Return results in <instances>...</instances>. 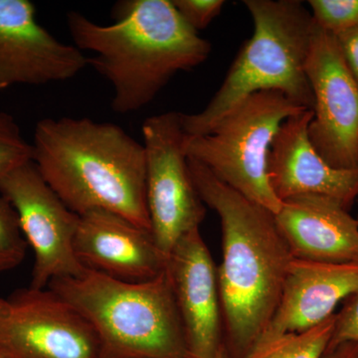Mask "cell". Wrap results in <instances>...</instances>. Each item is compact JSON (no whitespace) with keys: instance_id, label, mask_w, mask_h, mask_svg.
<instances>
[{"instance_id":"cell-1","label":"cell","mask_w":358,"mask_h":358,"mask_svg":"<svg viewBox=\"0 0 358 358\" xmlns=\"http://www.w3.org/2000/svg\"><path fill=\"white\" fill-rule=\"evenodd\" d=\"M200 199L217 213L222 261L217 267L224 345L231 358H245L274 317L294 257L275 214L251 201L188 159Z\"/></svg>"},{"instance_id":"cell-2","label":"cell","mask_w":358,"mask_h":358,"mask_svg":"<svg viewBox=\"0 0 358 358\" xmlns=\"http://www.w3.org/2000/svg\"><path fill=\"white\" fill-rule=\"evenodd\" d=\"M110 25L70 11L68 29L92 66L112 84V109H143L181 71L207 60L211 45L179 15L171 0H124L113 7Z\"/></svg>"},{"instance_id":"cell-3","label":"cell","mask_w":358,"mask_h":358,"mask_svg":"<svg viewBox=\"0 0 358 358\" xmlns=\"http://www.w3.org/2000/svg\"><path fill=\"white\" fill-rule=\"evenodd\" d=\"M32 150L42 178L78 215L110 212L152 232L145 148L121 127L48 117L37 122Z\"/></svg>"},{"instance_id":"cell-4","label":"cell","mask_w":358,"mask_h":358,"mask_svg":"<svg viewBox=\"0 0 358 358\" xmlns=\"http://www.w3.org/2000/svg\"><path fill=\"white\" fill-rule=\"evenodd\" d=\"M244 4L253 20V34L206 107L196 114H181L186 136L208 133L228 110L257 92H281L313 110L305 70L315 28L312 13L299 0H245Z\"/></svg>"},{"instance_id":"cell-5","label":"cell","mask_w":358,"mask_h":358,"mask_svg":"<svg viewBox=\"0 0 358 358\" xmlns=\"http://www.w3.org/2000/svg\"><path fill=\"white\" fill-rule=\"evenodd\" d=\"M48 289L93 327L102 358H187L166 268L141 282L121 281L87 268L78 277L52 280Z\"/></svg>"},{"instance_id":"cell-6","label":"cell","mask_w":358,"mask_h":358,"mask_svg":"<svg viewBox=\"0 0 358 358\" xmlns=\"http://www.w3.org/2000/svg\"><path fill=\"white\" fill-rule=\"evenodd\" d=\"M305 110L310 109L281 92H257L228 110L208 133L186 136V155L235 192L275 214L282 201L268 183V152L282 122Z\"/></svg>"},{"instance_id":"cell-7","label":"cell","mask_w":358,"mask_h":358,"mask_svg":"<svg viewBox=\"0 0 358 358\" xmlns=\"http://www.w3.org/2000/svg\"><path fill=\"white\" fill-rule=\"evenodd\" d=\"M143 138L152 235L167 257L181 238L199 228L206 209L188 166L181 113L148 117L143 124Z\"/></svg>"},{"instance_id":"cell-8","label":"cell","mask_w":358,"mask_h":358,"mask_svg":"<svg viewBox=\"0 0 358 358\" xmlns=\"http://www.w3.org/2000/svg\"><path fill=\"white\" fill-rule=\"evenodd\" d=\"M2 358H102L93 327L51 289H17L0 305Z\"/></svg>"},{"instance_id":"cell-9","label":"cell","mask_w":358,"mask_h":358,"mask_svg":"<svg viewBox=\"0 0 358 358\" xmlns=\"http://www.w3.org/2000/svg\"><path fill=\"white\" fill-rule=\"evenodd\" d=\"M0 194L17 214L21 232L34 252L30 288L46 289L52 280L83 274L87 268L74 249L80 216L66 206L34 162L0 179Z\"/></svg>"},{"instance_id":"cell-10","label":"cell","mask_w":358,"mask_h":358,"mask_svg":"<svg viewBox=\"0 0 358 358\" xmlns=\"http://www.w3.org/2000/svg\"><path fill=\"white\" fill-rule=\"evenodd\" d=\"M305 70L313 96L310 143L329 166L357 169L358 81L334 35L315 23Z\"/></svg>"},{"instance_id":"cell-11","label":"cell","mask_w":358,"mask_h":358,"mask_svg":"<svg viewBox=\"0 0 358 358\" xmlns=\"http://www.w3.org/2000/svg\"><path fill=\"white\" fill-rule=\"evenodd\" d=\"M87 66L84 52L40 24L31 1L0 0V91L67 81Z\"/></svg>"},{"instance_id":"cell-12","label":"cell","mask_w":358,"mask_h":358,"mask_svg":"<svg viewBox=\"0 0 358 358\" xmlns=\"http://www.w3.org/2000/svg\"><path fill=\"white\" fill-rule=\"evenodd\" d=\"M166 271L181 322L187 358H214L224 345L217 267L199 228L167 256Z\"/></svg>"},{"instance_id":"cell-13","label":"cell","mask_w":358,"mask_h":358,"mask_svg":"<svg viewBox=\"0 0 358 358\" xmlns=\"http://www.w3.org/2000/svg\"><path fill=\"white\" fill-rule=\"evenodd\" d=\"M313 115V110H305L282 122L268 152V183L281 201L322 195L350 210L358 199V169H336L320 157L308 138Z\"/></svg>"},{"instance_id":"cell-14","label":"cell","mask_w":358,"mask_h":358,"mask_svg":"<svg viewBox=\"0 0 358 358\" xmlns=\"http://www.w3.org/2000/svg\"><path fill=\"white\" fill-rule=\"evenodd\" d=\"M74 249L85 268L121 281H150L166 268L152 232L110 212L80 216Z\"/></svg>"},{"instance_id":"cell-15","label":"cell","mask_w":358,"mask_h":358,"mask_svg":"<svg viewBox=\"0 0 358 358\" xmlns=\"http://www.w3.org/2000/svg\"><path fill=\"white\" fill-rule=\"evenodd\" d=\"M275 220L294 258L358 263V220L338 200L317 194L289 197L282 200Z\"/></svg>"},{"instance_id":"cell-16","label":"cell","mask_w":358,"mask_h":358,"mask_svg":"<svg viewBox=\"0 0 358 358\" xmlns=\"http://www.w3.org/2000/svg\"><path fill=\"white\" fill-rule=\"evenodd\" d=\"M358 291V263H289L279 306L262 338L300 333L333 317L339 303ZM260 338V339H261Z\"/></svg>"},{"instance_id":"cell-17","label":"cell","mask_w":358,"mask_h":358,"mask_svg":"<svg viewBox=\"0 0 358 358\" xmlns=\"http://www.w3.org/2000/svg\"><path fill=\"white\" fill-rule=\"evenodd\" d=\"M336 313L319 326L259 339L245 358H322L333 336Z\"/></svg>"},{"instance_id":"cell-18","label":"cell","mask_w":358,"mask_h":358,"mask_svg":"<svg viewBox=\"0 0 358 358\" xmlns=\"http://www.w3.org/2000/svg\"><path fill=\"white\" fill-rule=\"evenodd\" d=\"M27 244L17 214L8 200L0 194V273L13 270L23 262Z\"/></svg>"},{"instance_id":"cell-19","label":"cell","mask_w":358,"mask_h":358,"mask_svg":"<svg viewBox=\"0 0 358 358\" xmlns=\"http://www.w3.org/2000/svg\"><path fill=\"white\" fill-rule=\"evenodd\" d=\"M32 145L21 134L13 115L0 110V179L32 162Z\"/></svg>"},{"instance_id":"cell-20","label":"cell","mask_w":358,"mask_h":358,"mask_svg":"<svg viewBox=\"0 0 358 358\" xmlns=\"http://www.w3.org/2000/svg\"><path fill=\"white\" fill-rule=\"evenodd\" d=\"M308 6L315 24L331 34L358 25V0H310Z\"/></svg>"},{"instance_id":"cell-21","label":"cell","mask_w":358,"mask_h":358,"mask_svg":"<svg viewBox=\"0 0 358 358\" xmlns=\"http://www.w3.org/2000/svg\"><path fill=\"white\" fill-rule=\"evenodd\" d=\"M186 24L199 32L220 14L224 0H171Z\"/></svg>"},{"instance_id":"cell-22","label":"cell","mask_w":358,"mask_h":358,"mask_svg":"<svg viewBox=\"0 0 358 358\" xmlns=\"http://www.w3.org/2000/svg\"><path fill=\"white\" fill-rule=\"evenodd\" d=\"M343 343H358V291L348 296L336 313L333 336L327 350Z\"/></svg>"},{"instance_id":"cell-23","label":"cell","mask_w":358,"mask_h":358,"mask_svg":"<svg viewBox=\"0 0 358 358\" xmlns=\"http://www.w3.org/2000/svg\"><path fill=\"white\" fill-rule=\"evenodd\" d=\"M334 37L346 64L358 81V25Z\"/></svg>"},{"instance_id":"cell-24","label":"cell","mask_w":358,"mask_h":358,"mask_svg":"<svg viewBox=\"0 0 358 358\" xmlns=\"http://www.w3.org/2000/svg\"><path fill=\"white\" fill-rule=\"evenodd\" d=\"M322 358H358V343H341L329 348Z\"/></svg>"},{"instance_id":"cell-25","label":"cell","mask_w":358,"mask_h":358,"mask_svg":"<svg viewBox=\"0 0 358 358\" xmlns=\"http://www.w3.org/2000/svg\"><path fill=\"white\" fill-rule=\"evenodd\" d=\"M214 358H231L229 352H228L227 348H226L225 345H222V348L219 350L217 355Z\"/></svg>"},{"instance_id":"cell-26","label":"cell","mask_w":358,"mask_h":358,"mask_svg":"<svg viewBox=\"0 0 358 358\" xmlns=\"http://www.w3.org/2000/svg\"><path fill=\"white\" fill-rule=\"evenodd\" d=\"M2 303V299H0V305H1Z\"/></svg>"},{"instance_id":"cell-27","label":"cell","mask_w":358,"mask_h":358,"mask_svg":"<svg viewBox=\"0 0 358 358\" xmlns=\"http://www.w3.org/2000/svg\"><path fill=\"white\" fill-rule=\"evenodd\" d=\"M357 220H358V217H357Z\"/></svg>"},{"instance_id":"cell-28","label":"cell","mask_w":358,"mask_h":358,"mask_svg":"<svg viewBox=\"0 0 358 358\" xmlns=\"http://www.w3.org/2000/svg\"><path fill=\"white\" fill-rule=\"evenodd\" d=\"M0 358H2L1 357H0Z\"/></svg>"}]
</instances>
